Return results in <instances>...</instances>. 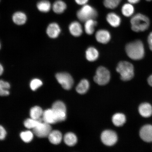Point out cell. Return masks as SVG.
I'll return each instance as SVG.
<instances>
[{
  "instance_id": "1",
  "label": "cell",
  "mask_w": 152,
  "mask_h": 152,
  "mask_svg": "<svg viewBox=\"0 0 152 152\" xmlns=\"http://www.w3.org/2000/svg\"><path fill=\"white\" fill-rule=\"evenodd\" d=\"M125 51L129 58L135 61L141 60L145 56V47L140 40H136L127 44Z\"/></svg>"
},
{
  "instance_id": "2",
  "label": "cell",
  "mask_w": 152,
  "mask_h": 152,
  "mask_svg": "<svg viewBox=\"0 0 152 152\" xmlns=\"http://www.w3.org/2000/svg\"><path fill=\"white\" fill-rule=\"evenodd\" d=\"M131 28L132 31L139 33L147 30L149 27V19L145 15L138 13L132 16L131 19Z\"/></svg>"
},
{
  "instance_id": "3",
  "label": "cell",
  "mask_w": 152,
  "mask_h": 152,
  "mask_svg": "<svg viewBox=\"0 0 152 152\" xmlns=\"http://www.w3.org/2000/svg\"><path fill=\"white\" fill-rule=\"evenodd\" d=\"M116 71L124 81L130 80L134 76V67L131 63L127 61L120 62L117 66Z\"/></svg>"
},
{
  "instance_id": "4",
  "label": "cell",
  "mask_w": 152,
  "mask_h": 152,
  "mask_svg": "<svg viewBox=\"0 0 152 152\" xmlns=\"http://www.w3.org/2000/svg\"><path fill=\"white\" fill-rule=\"evenodd\" d=\"M96 10L90 5L86 4L77 11L78 19L81 22H85L90 19H96L98 16Z\"/></svg>"
},
{
  "instance_id": "5",
  "label": "cell",
  "mask_w": 152,
  "mask_h": 152,
  "mask_svg": "<svg viewBox=\"0 0 152 152\" xmlns=\"http://www.w3.org/2000/svg\"><path fill=\"white\" fill-rule=\"evenodd\" d=\"M110 79V73L107 68L100 66L97 69L94 80L100 85H104L109 82Z\"/></svg>"
},
{
  "instance_id": "6",
  "label": "cell",
  "mask_w": 152,
  "mask_h": 152,
  "mask_svg": "<svg viewBox=\"0 0 152 152\" xmlns=\"http://www.w3.org/2000/svg\"><path fill=\"white\" fill-rule=\"evenodd\" d=\"M56 77L58 83L64 90H68L72 88L74 80L73 77L69 74L61 72L56 74Z\"/></svg>"
},
{
  "instance_id": "7",
  "label": "cell",
  "mask_w": 152,
  "mask_h": 152,
  "mask_svg": "<svg viewBox=\"0 0 152 152\" xmlns=\"http://www.w3.org/2000/svg\"><path fill=\"white\" fill-rule=\"evenodd\" d=\"M50 124L43 121L39 123L35 128L33 129L34 134L39 138L48 137L52 131Z\"/></svg>"
},
{
  "instance_id": "8",
  "label": "cell",
  "mask_w": 152,
  "mask_h": 152,
  "mask_svg": "<svg viewBox=\"0 0 152 152\" xmlns=\"http://www.w3.org/2000/svg\"><path fill=\"white\" fill-rule=\"evenodd\" d=\"M52 109L56 114L58 122L65 120L66 108L64 102L60 101L55 102L53 104Z\"/></svg>"
},
{
  "instance_id": "9",
  "label": "cell",
  "mask_w": 152,
  "mask_h": 152,
  "mask_svg": "<svg viewBox=\"0 0 152 152\" xmlns=\"http://www.w3.org/2000/svg\"><path fill=\"white\" fill-rule=\"evenodd\" d=\"M101 138L103 144L108 146L115 145L118 140L117 134L113 131L110 130H106L102 132Z\"/></svg>"
},
{
  "instance_id": "10",
  "label": "cell",
  "mask_w": 152,
  "mask_h": 152,
  "mask_svg": "<svg viewBox=\"0 0 152 152\" xmlns=\"http://www.w3.org/2000/svg\"><path fill=\"white\" fill-rule=\"evenodd\" d=\"M140 138L147 142H152V125H146L142 126L140 132Z\"/></svg>"
},
{
  "instance_id": "11",
  "label": "cell",
  "mask_w": 152,
  "mask_h": 152,
  "mask_svg": "<svg viewBox=\"0 0 152 152\" xmlns=\"http://www.w3.org/2000/svg\"><path fill=\"white\" fill-rule=\"evenodd\" d=\"M96 41L101 43L106 44L109 42L111 39V35L107 30L100 29L96 32L95 35Z\"/></svg>"
},
{
  "instance_id": "12",
  "label": "cell",
  "mask_w": 152,
  "mask_h": 152,
  "mask_svg": "<svg viewBox=\"0 0 152 152\" xmlns=\"http://www.w3.org/2000/svg\"><path fill=\"white\" fill-rule=\"evenodd\" d=\"M42 119L44 122L50 124L58 122L56 114L52 109H47L43 112Z\"/></svg>"
},
{
  "instance_id": "13",
  "label": "cell",
  "mask_w": 152,
  "mask_h": 152,
  "mask_svg": "<svg viewBox=\"0 0 152 152\" xmlns=\"http://www.w3.org/2000/svg\"><path fill=\"white\" fill-rule=\"evenodd\" d=\"M46 32L48 35L49 37L52 39H56L59 35L61 29L58 24L56 23H53L48 26Z\"/></svg>"
},
{
  "instance_id": "14",
  "label": "cell",
  "mask_w": 152,
  "mask_h": 152,
  "mask_svg": "<svg viewBox=\"0 0 152 152\" xmlns=\"http://www.w3.org/2000/svg\"><path fill=\"white\" fill-rule=\"evenodd\" d=\"M69 29L70 33L74 37H80L83 33L82 26L79 22L74 21L69 25Z\"/></svg>"
},
{
  "instance_id": "15",
  "label": "cell",
  "mask_w": 152,
  "mask_h": 152,
  "mask_svg": "<svg viewBox=\"0 0 152 152\" xmlns=\"http://www.w3.org/2000/svg\"><path fill=\"white\" fill-rule=\"evenodd\" d=\"M106 19L108 23L113 27H118L121 24L120 17L115 13H109L106 16Z\"/></svg>"
},
{
  "instance_id": "16",
  "label": "cell",
  "mask_w": 152,
  "mask_h": 152,
  "mask_svg": "<svg viewBox=\"0 0 152 152\" xmlns=\"http://www.w3.org/2000/svg\"><path fill=\"white\" fill-rule=\"evenodd\" d=\"M139 112L142 117L148 118L152 115V107L149 103H142L140 104L138 108Z\"/></svg>"
},
{
  "instance_id": "17",
  "label": "cell",
  "mask_w": 152,
  "mask_h": 152,
  "mask_svg": "<svg viewBox=\"0 0 152 152\" xmlns=\"http://www.w3.org/2000/svg\"><path fill=\"white\" fill-rule=\"evenodd\" d=\"M99 56V53L97 49L93 47H90L86 51V57L87 60L90 62L96 61Z\"/></svg>"
},
{
  "instance_id": "18",
  "label": "cell",
  "mask_w": 152,
  "mask_h": 152,
  "mask_svg": "<svg viewBox=\"0 0 152 152\" xmlns=\"http://www.w3.org/2000/svg\"><path fill=\"white\" fill-rule=\"evenodd\" d=\"M48 138L51 143L57 145L61 142L62 136L61 132L59 131L54 130L51 132L49 135Z\"/></svg>"
},
{
  "instance_id": "19",
  "label": "cell",
  "mask_w": 152,
  "mask_h": 152,
  "mask_svg": "<svg viewBox=\"0 0 152 152\" xmlns=\"http://www.w3.org/2000/svg\"><path fill=\"white\" fill-rule=\"evenodd\" d=\"M97 24V22L94 19H90L85 22L84 25L85 30L88 35H92L94 33L95 27Z\"/></svg>"
},
{
  "instance_id": "20",
  "label": "cell",
  "mask_w": 152,
  "mask_h": 152,
  "mask_svg": "<svg viewBox=\"0 0 152 152\" xmlns=\"http://www.w3.org/2000/svg\"><path fill=\"white\" fill-rule=\"evenodd\" d=\"M133 4L128 3H125L121 7V11L122 14L125 17H132L134 15V8Z\"/></svg>"
},
{
  "instance_id": "21",
  "label": "cell",
  "mask_w": 152,
  "mask_h": 152,
  "mask_svg": "<svg viewBox=\"0 0 152 152\" xmlns=\"http://www.w3.org/2000/svg\"><path fill=\"white\" fill-rule=\"evenodd\" d=\"M66 8V3L61 0L56 1L53 5V11L57 14H62L65 11Z\"/></svg>"
},
{
  "instance_id": "22",
  "label": "cell",
  "mask_w": 152,
  "mask_h": 152,
  "mask_svg": "<svg viewBox=\"0 0 152 152\" xmlns=\"http://www.w3.org/2000/svg\"><path fill=\"white\" fill-rule=\"evenodd\" d=\"M26 15L24 13L21 12H16L13 15L12 20L14 23L18 25H22L26 23Z\"/></svg>"
},
{
  "instance_id": "23",
  "label": "cell",
  "mask_w": 152,
  "mask_h": 152,
  "mask_svg": "<svg viewBox=\"0 0 152 152\" xmlns=\"http://www.w3.org/2000/svg\"><path fill=\"white\" fill-rule=\"evenodd\" d=\"M112 121L115 126L119 127L123 126L126 121L125 116L123 114L117 113L113 115Z\"/></svg>"
},
{
  "instance_id": "24",
  "label": "cell",
  "mask_w": 152,
  "mask_h": 152,
  "mask_svg": "<svg viewBox=\"0 0 152 152\" xmlns=\"http://www.w3.org/2000/svg\"><path fill=\"white\" fill-rule=\"evenodd\" d=\"M90 87L89 82L86 79L81 80L76 87V91L79 94H86L88 91Z\"/></svg>"
},
{
  "instance_id": "25",
  "label": "cell",
  "mask_w": 152,
  "mask_h": 152,
  "mask_svg": "<svg viewBox=\"0 0 152 152\" xmlns=\"http://www.w3.org/2000/svg\"><path fill=\"white\" fill-rule=\"evenodd\" d=\"M64 141L66 145L72 147L75 145L77 143V138L73 133H68L64 136Z\"/></svg>"
},
{
  "instance_id": "26",
  "label": "cell",
  "mask_w": 152,
  "mask_h": 152,
  "mask_svg": "<svg viewBox=\"0 0 152 152\" xmlns=\"http://www.w3.org/2000/svg\"><path fill=\"white\" fill-rule=\"evenodd\" d=\"M43 111L41 107L35 106L32 107L30 110V115L31 118L38 119L42 118Z\"/></svg>"
},
{
  "instance_id": "27",
  "label": "cell",
  "mask_w": 152,
  "mask_h": 152,
  "mask_svg": "<svg viewBox=\"0 0 152 152\" xmlns=\"http://www.w3.org/2000/svg\"><path fill=\"white\" fill-rule=\"evenodd\" d=\"M42 118L38 119H34L33 118L26 119L24 121V124L25 127L28 129H33L39 123L43 122Z\"/></svg>"
},
{
  "instance_id": "28",
  "label": "cell",
  "mask_w": 152,
  "mask_h": 152,
  "mask_svg": "<svg viewBox=\"0 0 152 152\" xmlns=\"http://www.w3.org/2000/svg\"><path fill=\"white\" fill-rule=\"evenodd\" d=\"M51 4L47 0H42L37 3V9L42 12H47L50 11L51 9Z\"/></svg>"
},
{
  "instance_id": "29",
  "label": "cell",
  "mask_w": 152,
  "mask_h": 152,
  "mask_svg": "<svg viewBox=\"0 0 152 152\" xmlns=\"http://www.w3.org/2000/svg\"><path fill=\"white\" fill-rule=\"evenodd\" d=\"M10 86L8 83L0 80V96H6L10 94L9 91Z\"/></svg>"
},
{
  "instance_id": "30",
  "label": "cell",
  "mask_w": 152,
  "mask_h": 152,
  "mask_svg": "<svg viewBox=\"0 0 152 152\" xmlns=\"http://www.w3.org/2000/svg\"><path fill=\"white\" fill-rule=\"evenodd\" d=\"M122 0H104L103 4L106 8L115 9L120 4Z\"/></svg>"
},
{
  "instance_id": "31",
  "label": "cell",
  "mask_w": 152,
  "mask_h": 152,
  "mask_svg": "<svg viewBox=\"0 0 152 152\" xmlns=\"http://www.w3.org/2000/svg\"><path fill=\"white\" fill-rule=\"evenodd\" d=\"M20 137L23 141L26 142H29L33 138V134L29 131H25L20 133Z\"/></svg>"
},
{
  "instance_id": "32",
  "label": "cell",
  "mask_w": 152,
  "mask_h": 152,
  "mask_svg": "<svg viewBox=\"0 0 152 152\" xmlns=\"http://www.w3.org/2000/svg\"><path fill=\"white\" fill-rule=\"evenodd\" d=\"M42 84V81L38 79H34L30 82V88L33 91H35L40 87Z\"/></svg>"
},
{
  "instance_id": "33",
  "label": "cell",
  "mask_w": 152,
  "mask_h": 152,
  "mask_svg": "<svg viewBox=\"0 0 152 152\" xmlns=\"http://www.w3.org/2000/svg\"><path fill=\"white\" fill-rule=\"evenodd\" d=\"M7 135V132L3 127L0 125V140L4 139Z\"/></svg>"
},
{
  "instance_id": "34",
  "label": "cell",
  "mask_w": 152,
  "mask_h": 152,
  "mask_svg": "<svg viewBox=\"0 0 152 152\" xmlns=\"http://www.w3.org/2000/svg\"><path fill=\"white\" fill-rule=\"evenodd\" d=\"M148 43L150 50L152 51V31L148 36Z\"/></svg>"
},
{
  "instance_id": "35",
  "label": "cell",
  "mask_w": 152,
  "mask_h": 152,
  "mask_svg": "<svg viewBox=\"0 0 152 152\" xmlns=\"http://www.w3.org/2000/svg\"><path fill=\"white\" fill-rule=\"evenodd\" d=\"M76 3L80 5H84L87 4L89 0H75Z\"/></svg>"
},
{
  "instance_id": "36",
  "label": "cell",
  "mask_w": 152,
  "mask_h": 152,
  "mask_svg": "<svg viewBox=\"0 0 152 152\" xmlns=\"http://www.w3.org/2000/svg\"><path fill=\"white\" fill-rule=\"evenodd\" d=\"M128 2L132 4H136L139 2L140 0H127Z\"/></svg>"
},
{
  "instance_id": "37",
  "label": "cell",
  "mask_w": 152,
  "mask_h": 152,
  "mask_svg": "<svg viewBox=\"0 0 152 152\" xmlns=\"http://www.w3.org/2000/svg\"><path fill=\"white\" fill-rule=\"evenodd\" d=\"M148 84L152 87V75H150L148 79Z\"/></svg>"
},
{
  "instance_id": "38",
  "label": "cell",
  "mask_w": 152,
  "mask_h": 152,
  "mask_svg": "<svg viewBox=\"0 0 152 152\" xmlns=\"http://www.w3.org/2000/svg\"><path fill=\"white\" fill-rule=\"evenodd\" d=\"M4 71L3 67L1 64H0V76L2 75Z\"/></svg>"
},
{
  "instance_id": "39",
  "label": "cell",
  "mask_w": 152,
  "mask_h": 152,
  "mask_svg": "<svg viewBox=\"0 0 152 152\" xmlns=\"http://www.w3.org/2000/svg\"><path fill=\"white\" fill-rule=\"evenodd\" d=\"M145 1H152V0H145Z\"/></svg>"
},
{
  "instance_id": "40",
  "label": "cell",
  "mask_w": 152,
  "mask_h": 152,
  "mask_svg": "<svg viewBox=\"0 0 152 152\" xmlns=\"http://www.w3.org/2000/svg\"><path fill=\"white\" fill-rule=\"evenodd\" d=\"M1 43H0V49H1Z\"/></svg>"
}]
</instances>
